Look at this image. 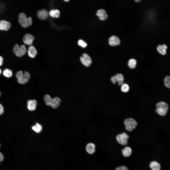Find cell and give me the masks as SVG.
I'll use <instances>...</instances> for the list:
<instances>
[{
  "instance_id": "obj_1",
  "label": "cell",
  "mask_w": 170,
  "mask_h": 170,
  "mask_svg": "<svg viewBox=\"0 0 170 170\" xmlns=\"http://www.w3.org/2000/svg\"><path fill=\"white\" fill-rule=\"evenodd\" d=\"M44 99L47 105L50 106L54 109L57 108L59 106L61 102L59 98L56 97L52 99L48 94L45 96Z\"/></svg>"
},
{
  "instance_id": "obj_2",
  "label": "cell",
  "mask_w": 170,
  "mask_h": 170,
  "mask_svg": "<svg viewBox=\"0 0 170 170\" xmlns=\"http://www.w3.org/2000/svg\"><path fill=\"white\" fill-rule=\"evenodd\" d=\"M156 112L159 115L164 116L167 113L169 109L167 104L164 102H160L157 103L156 105Z\"/></svg>"
},
{
  "instance_id": "obj_3",
  "label": "cell",
  "mask_w": 170,
  "mask_h": 170,
  "mask_svg": "<svg viewBox=\"0 0 170 170\" xmlns=\"http://www.w3.org/2000/svg\"><path fill=\"white\" fill-rule=\"evenodd\" d=\"M16 77L19 83L21 84H24L27 83L30 77L29 73L26 71L24 73L21 71L18 72L16 73Z\"/></svg>"
},
{
  "instance_id": "obj_4",
  "label": "cell",
  "mask_w": 170,
  "mask_h": 170,
  "mask_svg": "<svg viewBox=\"0 0 170 170\" xmlns=\"http://www.w3.org/2000/svg\"><path fill=\"white\" fill-rule=\"evenodd\" d=\"M18 21L21 26L26 28L31 25L32 24V20L31 17H27L24 13H21L19 14Z\"/></svg>"
},
{
  "instance_id": "obj_5",
  "label": "cell",
  "mask_w": 170,
  "mask_h": 170,
  "mask_svg": "<svg viewBox=\"0 0 170 170\" xmlns=\"http://www.w3.org/2000/svg\"><path fill=\"white\" fill-rule=\"evenodd\" d=\"M125 126L126 130L129 132H131L136 127L137 123L133 119L129 118L125 119L123 122Z\"/></svg>"
},
{
  "instance_id": "obj_6",
  "label": "cell",
  "mask_w": 170,
  "mask_h": 170,
  "mask_svg": "<svg viewBox=\"0 0 170 170\" xmlns=\"http://www.w3.org/2000/svg\"><path fill=\"white\" fill-rule=\"evenodd\" d=\"M13 52L18 57H21L25 55L27 52L25 46L22 45L20 46L17 44H15L13 48Z\"/></svg>"
},
{
  "instance_id": "obj_7",
  "label": "cell",
  "mask_w": 170,
  "mask_h": 170,
  "mask_svg": "<svg viewBox=\"0 0 170 170\" xmlns=\"http://www.w3.org/2000/svg\"><path fill=\"white\" fill-rule=\"evenodd\" d=\"M129 136L125 132H122L117 135L116 137L117 141L119 144L123 145L128 144Z\"/></svg>"
},
{
  "instance_id": "obj_8",
  "label": "cell",
  "mask_w": 170,
  "mask_h": 170,
  "mask_svg": "<svg viewBox=\"0 0 170 170\" xmlns=\"http://www.w3.org/2000/svg\"><path fill=\"white\" fill-rule=\"evenodd\" d=\"M80 60L82 64L86 67L89 66L92 63V60L90 56L87 54L84 53L80 58Z\"/></svg>"
},
{
  "instance_id": "obj_9",
  "label": "cell",
  "mask_w": 170,
  "mask_h": 170,
  "mask_svg": "<svg viewBox=\"0 0 170 170\" xmlns=\"http://www.w3.org/2000/svg\"><path fill=\"white\" fill-rule=\"evenodd\" d=\"M34 39V37L31 34H25L23 38V42L26 45L31 46Z\"/></svg>"
},
{
  "instance_id": "obj_10",
  "label": "cell",
  "mask_w": 170,
  "mask_h": 170,
  "mask_svg": "<svg viewBox=\"0 0 170 170\" xmlns=\"http://www.w3.org/2000/svg\"><path fill=\"white\" fill-rule=\"evenodd\" d=\"M11 26V24L9 22L4 20L0 21V30L7 31Z\"/></svg>"
},
{
  "instance_id": "obj_11",
  "label": "cell",
  "mask_w": 170,
  "mask_h": 170,
  "mask_svg": "<svg viewBox=\"0 0 170 170\" xmlns=\"http://www.w3.org/2000/svg\"><path fill=\"white\" fill-rule=\"evenodd\" d=\"M109 44L112 46H115L119 45L120 41L119 38L117 36H112L109 39Z\"/></svg>"
},
{
  "instance_id": "obj_12",
  "label": "cell",
  "mask_w": 170,
  "mask_h": 170,
  "mask_svg": "<svg viewBox=\"0 0 170 170\" xmlns=\"http://www.w3.org/2000/svg\"><path fill=\"white\" fill-rule=\"evenodd\" d=\"M49 13L48 11L45 9H43L38 11L37 13L38 17L42 20L46 19L48 17Z\"/></svg>"
},
{
  "instance_id": "obj_13",
  "label": "cell",
  "mask_w": 170,
  "mask_h": 170,
  "mask_svg": "<svg viewBox=\"0 0 170 170\" xmlns=\"http://www.w3.org/2000/svg\"><path fill=\"white\" fill-rule=\"evenodd\" d=\"M96 15L99 19L102 20H105L107 19L108 15L106 11L104 9H101L98 10L96 13Z\"/></svg>"
},
{
  "instance_id": "obj_14",
  "label": "cell",
  "mask_w": 170,
  "mask_h": 170,
  "mask_svg": "<svg viewBox=\"0 0 170 170\" xmlns=\"http://www.w3.org/2000/svg\"><path fill=\"white\" fill-rule=\"evenodd\" d=\"M37 105V102L36 100H29L27 102V107L29 110L33 111L35 110Z\"/></svg>"
},
{
  "instance_id": "obj_15",
  "label": "cell",
  "mask_w": 170,
  "mask_h": 170,
  "mask_svg": "<svg viewBox=\"0 0 170 170\" xmlns=\"http://www.w3.org/2000/svg\"><path fill=\"white\" fill-rule=\"evenodd\" d=\"M28 54L29 56L32 58L35 57L37 54V51L33 46H30L28 48L27 51Z\"/></svg>"
},
{
  "instance_id": "obj_16",
  "label": "cell",
  "mask_w": 170,
  "mask_h": 170,
  "mask_svg": "<svg viewBox=\"0 0 170 170\" xmlns=\"http://www.w3.org/2000/svg\"><path fill=\"white\" fill-rule=\"evenodd\" d=\"M167 47L165 44L159 45L157 47V50L160 54L162 55H166V50Z\"/></svg>"
},
{
  "instance_id": "obj_17",
  "label": "cell",
  "mask_w": 170,
  "mask_h": 170,
  "mask_svg": "<svg viewBox=\"0 0 170 170\" xmlns=\"http://www.w3.org/2000/svg\"><path fill=\"white\" fill-rule=\"evenodd\" d=\"M95 146L94 144L92 143H88L86 147L87 152L90 154H93L95 151Z\"/></svg>"
},
{
  "instance_id": "obj_18",
  "label": "cell",
  "mask_w": 170,
  "mask_h": 170,
  "mask_svg": "<svg viewBox=\"0 0 170 170\" xmlns=\"http://www.w3.org/2000/svg\"><path fill=\"white\" fill-rule=\"evenodd\" d=\"M149 166L152 170H160L161 166L157 162L154 161L151 162Z\"/></svg>"
},
{
  "instance_id": "obj_19",
  "label": "cell",
  "mask_w": 170,
  "mask_h": 170,
  "mask_svg": "<svg viewBox=\"0 0 170 170\" xmlns=\"http://www.w3.org/2000/svg\"><path fill=\"white\" fill-rule=\"evenodd\" d=\"M137 63V62L136 59L134 58H131L128 60V65L130 68L133 69L136 67Z\"/></svg>"
},
{
  "instance_id": "obj_20",
  "label": "cell",
  "mask_w": 170,
  "mask_h": 170,
  "mask_svg": "<svg viewBox=\"0 0 170 170\" xmlns=\"http://www.w3.org/2000/svg\"><path fill=\"white\" fill-rule=\"evenodd\" d=\"M122 152L124 157H128L131 155L132 153V150L130 147H126L122 150Z\"/></svg>"
},
{
  "instance_id": "obj_21",
  "label": "cell",
  "mask_w": 170,
  "mask_h": 170,
  "mask_svg": "<svg viewBox=\"0 0 170 170\" xmlns=\"http://www.w3.org/2000/svg\"><path fill=\"white\" fill-rule=\"evenodd\" d=\"M115 76L118 85L119 86H121L123 83L124 80L123 75L121 73H117L116 74Z\"/></svg>"
},
{
  "instance_id": "obj_22",
  "label": "cell",
  "mask_w": 170,
  "mask_h": 170,
  "mask_svg": "<svg viewBox=\"0 0 170 170\" xmlns=\"http://www.w3.org/2000/svg\"><path fill=\"white\" fill-rule=\"evenodd\" d=\"M32 129L37 133L40 132L42 130V126L38 123H36V125L33 126Z\"/></svg>"
},
{
  "instance_id": "obj_23",
  "label": "cell",
  "mask_w": 170,
  "mask_h": 170,
  "mask_svg": "<svg viewBox=\"0 0 170 170\" xmlns=\"http://www.w3.org/2000/svg\"><path fill=\"white\" fill-rule=\"evenodd\" d=\"M129 86L127 84L123 83L121 85V90L123 92L127 93L129 91Z\"/></svg>"
},
{
  "instance_id": "obj_24",
  "label": "cell",
  "mask_w": 170,
  "mask_h": 170,
  "mask_svg": "<svg viewBox=\"0 0 170 170\" xmlns=\"http://www.w3.org/2000/svg\"><path fill=\"white\" fill-rule=\"evenodd\" d=\"M3 74L5 77L10 78L13 75V72L12 71L7 68H6L4 70Z\"/></svg>"
},
{
  "instance_id": "obj_25",
  "label": "cell",
  "mask_w": 170,
  "mask_h": 170,
  "mask_svg": "<svg viewBox=\"0 0 170 170\" xmlns=\"http://www.w3.org/2000/svg\"><path fill=\"white\" fill-rule=\"evenodd\" d=\"M164 83L165 86L167 88H170V77L169 76H166L164 79Z\"/></svg>"
},
{
  "instance_id": "obj_26",
  "label": "cell",
  "mask_w": 170,
  "mask_h": 170,
  "mask_svg": "<svg viewBox=\"0 0 170 170\" xmlns=\"http://www.w3.org/2000/svg\"><path fill=\"white\" fill-rule=\"evenodd\" d=\"M78 44L79 45L82 47H85L87 46V43L83 40L80 39L78 42Z\"/></svg>"
},
{
  "instance_id": "obj_27",
  "label": "cell",
  "mask_w": 170,
  "mask_h": 170,
  "mask_svg": "<svg viewBox=\"0 0 170 170\" xmlns=\"http://www.w3.org/2000/svg\"><path fill=\"white\" fill-rule=\"evenodd\" d=\"M60 15V12L58 9L54 10V18L59 17Z\"/></svg>"
},
{
  "instance_id": "obj_28",
  "label": "cell",
  "mask_w": 170,
  "mask_h": 170,
  "mask_svg": "<svg viewBox=\"0 0 170 170\" xmlns=\"http://www.w3.org/2000/svg\"><path fill=\"white\" fill-rule=\"evenodd\" d=\"M115 170H128V169L126 166H122L118 167Z\"/></svg>"
},
{
  "instance_id": "obj_29",
  "label": "cell",
  "mask_w": 170,
  "mask_h": 170,
  "mask_svg": "<svg viewBox=\"0 0 170 170\" xmlns=\"http://www.w3.org/2000/svg\"><path fill=\"white\" fill-rule=\"evenodd\" d=\"M111 80L112 83L115 84L117 82V79L115 76H112L111 78Z\"/></svg>"
},
{
  "instance_id": "obj_30",
  "label": "cell",
  "mask_w": 170,
  "mask_h": 170,
  "mask_svg": "<svg viewBox=\"0 0 170 170\" xmlns=\"http://www.w3.org/2000/svg\"><path fill=\"white\" fill-rule=\"evenodd\" d=\"M4 112V107L0 103V115L2 114Z\"/></svg>"
},
{
  "instance_id": "obj_31",
  "label": "cell",
  "mask_w": 170,
  "mask_h": 170,
  "mask_svg": "<svg viewBox=\"0 0 170 170\" xmlns=\"http://www.w3.org/2000/svg\"><path fill=\"white\" fill-rule=\"evenodd\" d=\"M4 157L3 154L0 152V162H2L3 160Z\"/></svg>"
},
{
  "instance_id": "obj_32",
  "label": "cell",
  "mask_w": 170,
  "mask_h": 170,
  "mask_svg": "<svg viewBox=\"0 0 170 170\" xmlns=\"http://www.w3.org/2000/svg\"><path fill=\"white\" fill-rule=\"evenodd\" d=\"M3 58L0 56V66H1L3 64Z\"/></svg>"
},
{
  "instance_id": "obj_33",
  "label": "cell",
  "mask_w": 170,
  "mask_h": 170,
  "mask_svg": "<svg viewBox=\"0 0 170 170\" xmlns=\"http://www.w3.org/2000/svg\"><path fill=\"white\" fill-rule=\"evenodd\" d=\"M141 1V0H135V1L136 2H140V1Z\"/></svg>"
},
{
  "instance_id": "obj_34",
  "label": "cell",
  "mask_w": 170,
  "mask_h": 170,
  "mask_svg": "<svg viewBox=\"0 0 170 170\" xmlns=\"http://www.w3.org/2000/svg\"><path fill=\"white\" fill-rule=\"evenodd\" d=\"M2 71L1 69L0 68V75Z\"/></svg>"
},
{
  "instance_id": "obj_35",
  "label": "cell",
  "mask_w": 170,
  "mask_h": 170,
  "mask_svg": "<svg viewBox=\"0 0 170 170\" xmlns=\"http://www.w3.org/2000/svg\"><path fill=\"white\" fill-rule=\"evenodd\" d=\"M64 1L66 2L68 1L69 0H65Z\"/></svg>"
},
{
  "instance_id": "obj_36",
  "label": "cell",
  "mask_w": 170,
  "mask_h": 170,
  "mask_svg": "<svg viewBox=\"0 0 170 170\" xmlns=\"http://www.w3.org/2000/svg\"><path fill=\"white\" fill-rule=\"evenodd\" d=\"M1 95V93L0 92V96Z\"/></svg>"
},
{
  "instance_id": "obj_37",
  "label": "cell",
  "mask_w": 170,
  "mask_h": 170,
  "mask_svg": "<svg viewBox=\"0 0 170 170\" xmlns=\"http://www.w3.org/2000/svg\"></svg>"
}]
</instances>
